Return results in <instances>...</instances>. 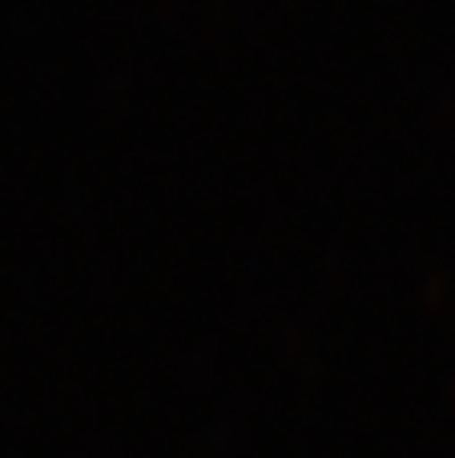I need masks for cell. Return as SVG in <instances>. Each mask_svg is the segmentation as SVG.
Returning <instances> with one entry per match:
<instances>
[]
</instances>
